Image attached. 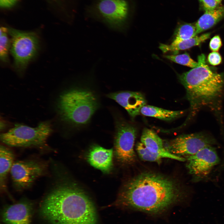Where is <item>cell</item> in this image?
<instances>
[{"mask_svg":"<svg viewBox=\"0 0 224 224\" xmlns=\"http://www.w3.org/2000/svg\"><path fill=\"white\" fill-rule=\"evenodd\" d=\"M184 191L171 177L144 172L128 181L113 205L149 212L164 210L181 199Z\"/></svg>","mask_w":224,"mask_h":224,"instance_id":"6da1fadb","label":"cell"},{"mask_svg":"<svg viewBox=\"0 0 224 224\" xmlns=\"http://www.w3.org/2000/svg\"><path fill=\"white\" fill-rule=\"evenodd\" d=\"M40 212L51 224H97L91 200L82 190L69 183L57 184L43 200Z\"/></svg>","mask_w":224,"mask_h":224,"instance_id":"7a4b0ae2","label":"cell"},{"mask_svg":"<svg viewBox=\"0 0 224 224\" xmlns=\"http://www.w3.org/2000/svg\"><path fill=\"white\" fill-rule=\"evenodd\" d=\"M198 58L197 67L179 76L193 111L217 99L224 86V77L210 69L206 64L205 55L202 54Z\"/></svg>","mask_w":224,"mask_h":224,"instance_id":"3957f363","label":"cell"},{"mask_svg":"<svg viewBox=\"0 0 224 224\" xmlns=\"http://www.w3.org/2000/svg\"><path fill=\"white\" fill-rule=\"evenodd\" d=\"M98 104L91 91L72 89L61 94L58 100L59 115L65 121L76 125L86 124L96 110Z\"/></svg>","mask_w":224,"mask_h":224,"instance_id":"277c9868","label":"cell"},{"mask_svg":"<svg viewBox=\"0 0 224 224\" xmlns=\"http://www.w3.org/2000/svg\"><path fill=\"white\" fill-rule=\"evenodd\" d=\"M53 131L51 123L42 122L35 127L17 124L1 135L3 143L12 147H45L47 140Z\"/></svg>","mask_w":224,"mask_h":224,"instance_id":"5b68a950","label":"cell"},{"mask_svg":"<svg viewBox=\"0 0 224 224\" xmlns=\"http://www.w3.org/2000/svg\"><path fill=\"white\" fill-rule=\"evenodd\" d=\"M11 37L10 51L16 71L23 72L37 54L39 40L34 32L24 31L12 28L8 29Z\"/></svg>","mask_w":224,"mask_h":224,"instance_id":"8992f818","label":"cell"},{"mask_svg":"<svg viewBox=\"0 0 224 224\" xmlns=\"http://www.w3.org/2000/svg\"><path fill=\"white\" fill-rule=\"evenodd\" d=\"M91 10L95 17L117 30L126 20L129 7L126 0H97Z\"/></svg>","mask_w":224,"mask_h":224,"instance_id":"52a82bcc","label":"cell"},{"mask_svg":"<svg viewBox=\"0 0 224 224\" xmlns=\"http://www.w3.org/2000/svg\"><path fill=\"white\" fill-rule=\"evenodd\" d=\"M215 142V140L211 136L198 132L180 135L166 142L164 146L171 154L180 157H187L206 147L212 146Z\"/></svg>","mask_w":224,"mask_h":224,"instance_id":"ba28073f","label":"cell"},{"mask_svg":"<svg viewBox=\"0 0 224 224\" xmlns=\"http://www.w3.org/2000/svg\"><path fill=\"white\" fill-rule=\"evenodd\" d=\"M114 141V154L117 160L123 164H131L135 161L134 150L137 135L136 128L123 121H117Z\"/></svg>","mask_w":224,"mask_h":224,"instance_id":"9c48e42d","label":"cell"},{"mask_svg":"<svg viewBox=\"0 0 224 224\" xmlns=\"http://www.w3.org/2000/svg\"><path fill=\"white\" fill-rule=\"evenodd\" d=\"M45 165L34 160H23L14 162L10 170L13 185L17 191L30 187L35 181L44 174Z\"/></svg>","mask_w":224,"mask_h":224,"instance_id":"30bf717a","label":"cell"},{"mask_svg":"<svg viewBox=\"0 0 224 224\" xmlns=\"http://www.w3.org/2000/svg\"><path fill=\"white\" fill-rule=\"evenodd\" d=\"M187 158V167L197 180L207 175L220 161L216 151L212 146L206 147Z\"/></svg>","mask_w":224,"mask_h":224,"instance_id":"8fae6325","label":"cell"},{"mask_svg":"<svg viewBox=\"0 0 224 224\" xmlns=\"http://www.w3.org/2000/svg\"><path fill=\"white\" fill-rule=\"evenodd\" d=\"M33 204L27 199L6 207L2 212L4 224H30L33 212Z\"/></svg>","mask_w":224,"mask_h":224,"instance_id":"7c38bea8","label":"cell"},{"mask_svg":"<svg viewBox=\"0 0 224 224\" xmlns=\"http://www.w3.org/2000/svg\"><path fill=\"white\" fill-rule=\"evenodd\" d=\"M107 96L123 107L133 118L139 114L141 108L146 105L147 101L144 95L138 92H114L108 94Z\"/></svg>","mask_w":224,"mask_h":224,"instance_id":"4fadbf2b","label":"cell"},{"mask_svg":"<svg viewBox=\"0 0 224 224\" xmlns=\"http://www.w3.org/2000/svg\"><path fill=\"white\" fill-rule=\"evenodd\" d=\"M113 150L107 149L97 145L92 146L87 155L90 164L105 173H108L113 166Z\"/></svg>","mask_w":224,"mask_h":224,"instance_id":"5bb4252c","label":"cell"},{"mask_svg":"<svg viewBox=\"0 0 224 224\" xmlns=\"http://www.w3.org/2000/svg\"><path fill=\"white\" fill-rule=\"evenodd\" d=\"M224 18V7H217L212 11H206L195 23L196 34L212 27Z\"/></svg>","mask_w":224,"mask_h":224,"instance_id":"9a60e30c","label":"cell"},{"mask_svg":"<svg viewBox=\"0 0 224 224\" xmlns=\"http://www.w3.org/2000/svg\"><path fill=\"white\" fill-rule=\"evenodd\" d=\"M14 155L8 148L1 146L0 148V187L1 190L7 192L6 180L14 163Z\"/></svg>","mask_w":224,"mask_h":224,"instance_id":"2e32d148","label":"cell"},{"mask_svg":"<svg viewBox=\"0 0 224 224\" xmlns=\"http://www.w3.org/2000/svg\"><path fill=\"white\" fill-rule=\"evenodd\" d=\"M141 142L149 151L154 153L169 152L165 148L162 139L153 130L145 128L141 138Z\"/></svg>","mask_w":224,"mask_h":224,"instance_id":"e0dca14e","label":"cell"},{"mask_svg":"<svg viewBox=\"0 0 224 224\" xmlns=\"http://www.w3.org/2000/svg\"><path fill=\"white\" fill-rule=\"evenodd\" d=\"M210 35V33H206L199 36H196L190 39L182 40L174 45L160 44L159 48L164 53L171 52H174L175 55L180 50L188 49L193 46L199 45L208 39Z\"/></svg>","mask_w":224,"mask_h":224,"instance_id":"ac0fdd59","label":"cell"},{"mask_svg":"<svg viewBox=\"0 0 224 224\" xmlns=\"http://www.w3.org/2000/svg\"><path fill=\"white\" fill-rule=\"evenodd\" d=\"M140 112L145 116L170 121L181 116L184 113V111L168 110L146 105L141 108Z\"/></svg>","mask_w":224,"mask_h":224,"instance_id":"d6986e66","label":"cell"},{"mask_svg":"<svg viewBox=\"0 0 224 224\" xmlns=\"http://www.w3.org/2000/svg\"><path fill=\"white\" fill-rule=\"evenodd\" d=\"M136 150L140 158L142 160L150 162L160 163L162 158H167L180 161H184L185 159L170 152L166 153H154L148 150L141 142H139L136 145Z\"/></svg>","mask_w":224,"mask_h":224,"instance_id":"ffe728a7","label":"cell"},{"mask_svg":"<svg viewBox=\"0 0 224 224\" xmlns=\"http://www.w3.org/2000/svg\"><path fill=\"white\" fill-rule=\"evenodd\" d=\"M195 23H184L179 25L176 28L171 44H175L184 40L197 36Z\"/></svg>","mask_w":224,"mask_h":224,"instance_id":"44dd1931","label":"cell"},{"mask_svg":"<svg viewBox=\"0 0 224 224\" xmlns=\"http://www.w3.org/2000/svg\"><path fill=\"white\" fill-rule=\"evenodd\" d=\"M8 29L4 27L0 28V58L2 62H8V52L10 49V41L8 37Z\"/></svg>","mask_w":224,"mask_h":224,"instance_id":"7402d4cb","label":"cell"},{"mask_svg":"<svg viewBox=\"0 0 224 224\" xmlns=\"http://www.w3.org/2000/svg\"><path fill=\"white\" fill-rule=\"evenodd\" d=\"M164 57L173 62L192 68L198 66V62L191 58L187 53L179 55H166Z\"/></svg>","mask_w":224,"mask_h":224,"instance_id":"603a6c76","label":"cell"},{"mask_svg":"<svg viewBox=\"0 0 224 224\" xmlns=\"http://www.w3.org/2000/svg\"><path fill=\"white\" fill-rule=\"evenodd\" d=\"M199 0L206 11L214 10L217 7L219 4L215 0Z\"/></svg>","mask_w":224,"mask_h":224,"instance_id":"cb8c5ba5","label":"cell"},{"mask_svg":"<svg viewBox=\"0 0 224 224\" xmlns=\"http://www.w3.org/2000/svg\"><path fill=\"white\" fill-rule=\"evenodd\" d=\"M208 60L210 64L215 66L221 63L222 58L218 53L213 51L209 54L208 57Z\"/></svg>","mask_w":224,"mask_h":224,"instance_id":"d4e9b609","label":"cell"},{"mask_svg":"<svg viewBox=\"0 0 224 224\" xmlns=\"http://www.w3.org/2000/svg\"><path fill=\"white\" fill-rule=\"evenodd\" d=\"M221 46V40L219 35L214 36L211 40L209 46L211 49L213 51H217Z\"/></svg>","mask_w":224,"mask_h":224,"instance_id":"484cf974","label":"cell"},{"mask_svg":"<svg viewBox=\"0 0 224 224\" xmlns=\"http://www.w3.org/2000/svg\"><path fill=\"white\" fill-rule=\"evenodd\" d=\"M17 0H0V5L3 8H8L14 5Z\"/></svg>","mask_w":224,"mask_h":224,"instance_id":"4316f807","label":"cell"},{"mask_svg":"<svg viewBox=\"0 0 224 224\" xmlns=\"http://www.w3.org/2000/svg\"><path fill=\"white\" fill-rule=\"evenodd\" d=\"M219 3H220L222 0H215Z\"/></svg>","mask_w":224,"mask_h":224,"instance_id":"83f0119b","label":"cell"}]
</instances>
